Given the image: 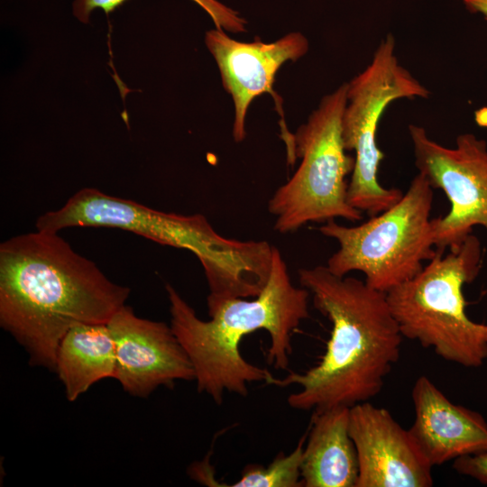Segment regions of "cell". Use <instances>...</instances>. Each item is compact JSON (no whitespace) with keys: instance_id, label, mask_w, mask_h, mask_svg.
I'll return each instance as SVG.
<instances>
[{"instance_id":"obj_14","label":"cell","mask_w":487,"mask_h":487,"mask_svg":"<svg viewBox=\"0 0 487 487\" xmlns=\"http://www.w3.org/2000/svg\"><path fill=\"white\" fill-rule=\"evenodd\" d=\"M349 407L313 411L301 462L305 487H356L358 459L349 434Z\"/></svg>"},{"instance_id":"obj_4","label":"cell","mask_w":487,"mask_h":487,"mask_svg":"<svg viewBox=\"0 0 487 487\" xmlns=\"http://www.w3.org/2000/svg\"><path fill=\"white\" fill-rule=\"evenodd\" d=\"M75 226L112 227L158 244L185 249L199 260L209 287L217 297H256L267 284L274 245L219 234L201 214L159 211L138 202L84 188L59 209L36 221V229L60 232Z\"/></svg>"},{"instance_id":"obj_12","label":"cell","mask_w":487,"mask_h":487,"mask_svg":"<svg viewBox=\"0 0 487 487\" xmlns=\"http://www.w3.org/2000/svg\"><path fill=\"white\" fill-rule=\"evenodd\" d=\"M205 42L234 103L233 137L236 142L245 138L246 115L256 96L271 95L282 116L280 97L273 89L275 77L284 63L297 61L308 52V41L302 33L289 32L272 42H245L216 28L206 32Z\"/></svg>"},{"instance_id":"obj_3","label":"cell","mask_w":487,"mask_h":487,"mask_svg":"<svg viewBox=\"0 0 487 487\" xmlns=\"http://www.w3.org/2000/svg\"><path fill=\"white\" fill-rule=\"evenodd\" d=\"M170 327L188 354L195 372L198 392L207 394L217 405L225 392L245 397L249 384H270L273 375L247 362L239 350L242 339L264 329L271 344L267 362L286 370L292 352V333L309 317L307 289L295 286L288 266L274 246L269 280L253 299L208 295L210 319L199 318L194 308L170 284L166 287Z\"/></svg>"},{"instance_id":"obj_5","label":"cell","mask_w":487,"mask_h":487,"mask_svg":"<svg viewBox=\"0 0 487 487\" xmlns=\"http://www.w3.org/2000/svg\"><path fill=\"white\" fill-rule=\"evenodd\" d=\"M482 254L480 240L471 234L446 254L436 250L418 275L386 293L403 337L467 368L487 359V325L470 319L463 292L478 276Z\"/></svg>"},{"instance_id":"obj_9","label":"cell","mask_w":487,"mask_h":487,"mask_svg":"<svg viewBox=\"0 0 487 487\" xmlns=\"http://www.w3.org/2000/svg\"><path fill=\"white\" fill-rule=\"evenodd\" d=\"M415 165L433 188L450 202L449 212L432 219L435 248H458L476 225L487 232V143L473 133L457 136L455 148L430 139L427 131L409 126Z\"/></svg>"},{"instance_id":"obj_8","label":"cell","mask_w":487,"mask_h":487,"mask_svg":"<svg viewBox=\"0 0 487 487\" xmlns=\"http://www.w3.org/2000/svg\"><path fill=\"white\" fill-rule=\"evenodd\" d=\"M428 95V90L399 63L391 34L378 46L366 69L347 83L342 138L345 150L354 152L347 190L352 207L372 216L402 198L400 189L384 188L378 181L379 165L384 158L376 140L379 121L392 101Z\"/></svg>"},{"instance_id":"obj_16","label":"cell","mask_w":487,"mask_h":487,"mask_svg":"<svg viewBox=\"0 0 487 487\" xmlns=\"http://www.w3.org/2000/svg\"><path fill=\"white\" fill-rule=\"evenodd\" d=\"M307 434L299 439L295 449L288 455L280 453L267 466L248 464L239 479L228 484L233 487H300L301 462Z\"/></svg>"},{"instance_id":"obj_13","label":"cell","mask_w":487,"mask_h":487,"mask_svg":"<svg viewBox=\"0 0 487 487\" xmlns=\"http://www.w3.org/2000/svg\"><path fill=\"white\" fill-rule=\"evenodd\" d=\"M411 397L409 431L432 466L487 451V422L480 413L453 403L425 375L416 380Z\"/></svg>"},{"instance_id":"obj_2","label":"cell","mask_w":487,"mask_h":487,"mask_svg":"<svg viewBox=\"0 0 487 487\" xmlns=\"http://www.w3.org/2000/svg\"><path fill=\"white\" fill-rule=\"evenodd\" d=\"M314 308L331 323L321 360L303 373L273 376L270 384L299 390L288 397L299 410L352 406L377 396L398 362L403 339L386 293L354 277H338L326 265L298 271Z\"/></svg>"},{"instance_id":"obj_19","label":"cell","mask_w":487,"mask_h":487,"mask_svg":"<svg viewBox=\"0 0 487 487\" xmlns=\"http://www.w3.org/2000/svg\"><path fill=\"white\" fill-rule=\"evenodd\" d=\"M466 7L474 13L482 14L487 19V0H462Z\"/></svg>"},{"instance_id":"obj_18","label":"cell","mask_w":487,"mask_h":487,"mask_svg":"<svg viewBox=\"0 0 487 487\" xmlns=\"http://www.w3.org/2000/svg\"><path fill=\"white\" fill-rule=\"evenodd\" d=\"M453 467L459 474L487 485V451L457 458Z\"/></svg>"},{"instance_id":"obj_6","label":"cell","mask_w":487,"mask_h":487,"mask_svg":"<svg viewBox=\"0 0 487 487\" xmlns=\"http://www.w3.org/2000/svg\"><path fill=\"white\" fill-rule=\"evenodd\" d=\"M433 197V188L418 173L395 205L367 221L354 226L324 223L318 231L339 245L326 266L338 277L361 271L367 285L384 293L411 280L436 253Z\"/></svg>"},{"instance_id":"obj_10","label":"cell","mask_w":487,"mask_h":487,"mask_svg":"<svg viewBox=\"0 0 487 487\" xmlns=\"http://www.w3.org/2000/svg\"><path fill=\"white\" fill-rule=\"evenodd\" d=\"M107 325L115 347L114 378L130 395L147 398L161 386L195 381L193 365L170 325L140 317L127 305Z\"/></svg>"},{"instance_id":"obj_17","label":"cell","mask_w":487,"mask_h":487,"mask_svg":"<svg viewBox=\"0 0 487 487\" xmlns=\"http://www.w3.org/2000/svg\"><path fill=\"white\" fill-rule=\"evenodd\" d=\"M126 0H75L73 14L81 23L89 22L92 12L102 9L106 14L113 12ZM205 10L213 20L216 28L230 32H243L246 22L239 14L218 0H192Z\"/></svg>"},{"instance_id":"obj_1","label":"cell","mask_w":487,"mask_h":487,"mask_svg":"<svg viewBox=\"0 0 487 487\" xmlns=\"http://www.w3.org/2000/svg\"><path fill=\"white\" fill-rule=\"evenodd\" d=\"M129 295L58 232L36 229L0 245V326L31 365L54 372L65 334L80 324H107Z\"/></svg>"},{"instance_id":"obj_15","label":"cell","mask_w":487,"mask_h":487,"mask_svg":"<svg viewBox=\"0 0 487 487\" xmlns=\"http://www.w3.org/2000/svg\"><path fill=\"white\" fill-rule=\"evenodd\" d=\"M115 371V341L107 324L77 325L62 337L54 372L68 400L75 401L96 382L114 378Z\"/></svg>"},{"instance_id":"obj_7","label":"cell","mask_w":487,"mask_h":487,"mask_svg":"<svg viewBox=\"0 0 487 487\" xmlns=\"http://www.w3.org/2000/svg\"><path fill=\"white\" fill-rule=\"evenodd\" d=\"M346 95L344 83L325 96L294 133L295 156L300 164L268 202L275 217L274 230L280 234L296 232L308 223L363 218L362 211L347 198L346 176L353 172L354 156L346 153L342 138Z\"/></svg>"},{"instance_id":"obj_11","label":"cell","mask_w":487,"mask_h":487,"mask_svg":"<svg viewBox=\"0 0 487 487\" xmlns=\"http://www.w3.org/2000/svg\"><path fill=\"white\" fill-rule=\"evenodd\" d=\"M358 459L356 487H430L433 466L391 412L369 401L349 410Z\"/></svg>"}]
</instances>
